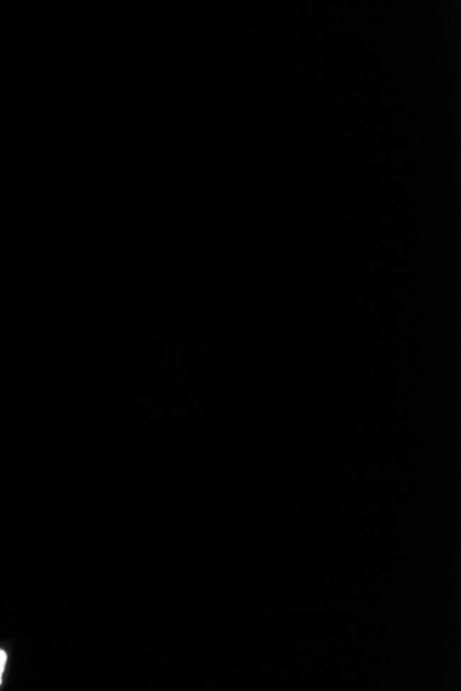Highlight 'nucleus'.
Masks as SVG:
<instances>
[{"mask_svg": "<svg viewBox=\"0 0 461 691\" xmlns=\"http://www.w3.org/2000/svg\"><path fill=\"white\" fill-rule=\"evenodd\" d=\"M6 663H7V656H6L4 650L0 648V685H1V676H3V672H4Z\"/></svg>", "mask_w": 461, "mask_h": 691, "instance_id": "f257e3e1", "label": "nucleus"}]
</instances>
